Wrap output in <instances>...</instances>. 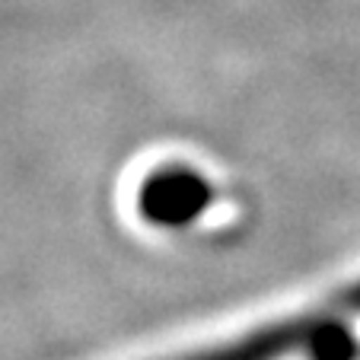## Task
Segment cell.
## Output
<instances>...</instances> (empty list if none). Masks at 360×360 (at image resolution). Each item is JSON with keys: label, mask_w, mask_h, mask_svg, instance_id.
<instances>
[{"label": "cell", "mask_w": 360, "mask_h": 360, "mask_svg": "<svg viewBox=\"0 0 360 360\" xmlns=\"http://www.w3.org/2000/svg\"><path fill=\"white\" fill-rule=\"evenodd\" d=\"M354 319H360V278L300 313L166 360H351Z\"/></svg>", "instance_id": "obj_1"}]
</instances>
